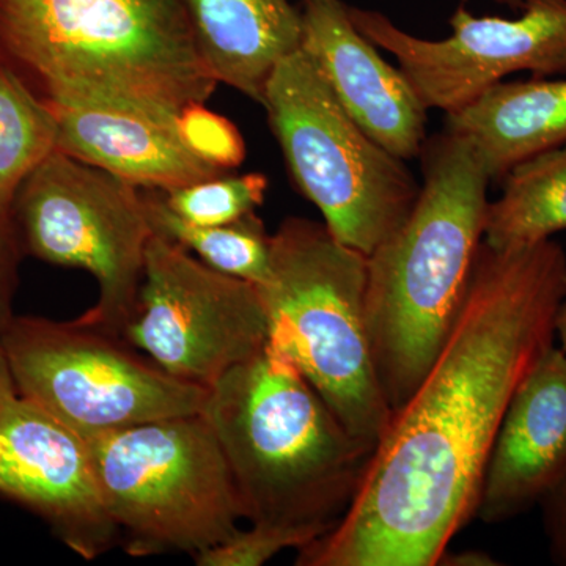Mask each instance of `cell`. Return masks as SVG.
I'll use <instances>...</instances> for the list:
<instances>
[{"label": "cell", "instance_id": "27", "mask_svg": "<svg viewBox=\"0 0 566 566\" xmlns=\"http://www.w3.org/2000/svg\"><path fill=\"white\" fill-rule=\"evenodd\" d=\"M13 395H18L17 386H14L13 376H11L6 352H3L2 345H0V400L13 397Z\"/></svg>", "mask_w": 566, "mask_h": 566}, {"label": "cell", "instance_id": "9", "mask_svg": "<svg viewBox=\"0 0 566 566\" xmlns=\"http://www.w3.org/2000/svg\"><path fill=\"white\" fill-rule=\"evenodd\" d=\"M18 395L87 436L202 412L207 387L181 381L118 335L14 316L0 335Z\"/></svg>", "mask_w": 566, "mask_h": 566}, {"label": "cell", "instance_id": "23", "mask_svg": "<svg viewBox=\"0 0 566 566\" xmlns=\"http://www.w3.org/2000/svg\"><path fill=\"white\" fill-rule=\"evenodd\" d=\"M191 104L178 115V129L193 155L222 174L237 169L245 158V145L240 129L222 115Z\"/></svg>", "mask_w": 566, "mask_h": 566}, {"label": "cell", "instance_id": "6", "mask_svg": "<svg viewBox=\"0 0 566 566\" xmlns=\"http://www.w3.org/2000/svg\"><path fill=\"white\" fill-rule=\"evenodd\" d=\"M85 439L104 504L132 556H197L240 531L232 474L202 412Z\"/></svg>", "mask_w": 566, "mask_h": 566}, {"label": "cell", "instance_id": "25", "mask_svg": "<svg viewBox=\"0 0 566 566\" xmlns=\"http://www.w3.org/2000/svg\"><path fill=\"white\" fill-rule=\"evenodd\" d=\"M547 551L554 564L566 566V471L538 504Z\"/></svg>", "mask_w": 566, "mask_h": 566}, {"label": "cell", "instance_id": "11", "mask_svg": "<svg viewBox=\"0 0 566 566\" xmlns=\"http://www.w3.org/2000/svg\"><path fill=\"white\" fill-rule=\"evenodd\" d=\"M516 20L476 18L460 7L452 35L423 40L401 31L379 11L348 7L357 31L394 55L427 109H463L506 76L566 74V0H524Z\"/></svg>", "mask_w": 566, "mask_h": 566}, {"label": "cell", "instance_id": "18", "mask_svg": "<svg viewBox=\"0 0 566 566\" xmlns=\"http://www.w3.org/2000/svg\"><path fill=\"white\" fill-rule=\"evenodd\" d=\"M502 193L488 203L483 241L495 251H517L566 230V144L513 166Z\"/></svg>", "mask_w": 566, "mask_h": 566}, {"label": "cell", "instance_id": "1", "mask_svg": "<svg viewBox=\"0 0 566 566\" xmlns=\"http://www.w3.org/2000/svg\"><path fill=\"white\" fill-rule=\"evenodd\" d=\"M566 252L483 241L463 307L411 397L395 409L348 512L297 566H434L475 517L513 394L556 342Z\"/></svg>", "mask_w": 566, "mask_h": 566}, {"label": "cell", "instance_id": "17", "mask_svg": "<svg viewBox=\"0 0 566 566\" xmlns=\"http://www.w3.org/2000/svg\"><path fill=\"white\" fill-rule=\"evenodd\" d=\"M447 132L471 142L491 182L501 181L517 163L566 144V80L499 82L447 115Z\"/></svg>", "mask_w": 566, "mask_h": 566}, {"label": "cell", "instance_id": "7", "mask_svg": "<svg viewBox=\"0 0 566 566\" xmlns=\"http://www.w3.org/2000/svg\"><path fill=\"white\" fill-rule=\"evenodd\" d=\"M262 106L300 191L338 243L365 256L408 218L420 182L403 159L371 139L294 51L275 66Z\"/></svg>", "mask_w": 566, "mask_h": 566}, {"label": "cell", "instance_id": "12", "mask_svg": "<svg viewBox=\"0 0 566 566\" xmlns=\"http://www.w3.org/2000/svg\"><path fill=\"white\" fill-rule=\"evenodd\" d=\"M0 494L46 521L87 560L120 538L85 436L21 395L0 400Z\"/></svg>", "mask_w": 566, "mask_h": 566}, {"label": "cell", "instance_id": "24", "mask_svg": "<svg viewBox=\"0 0 566 566\" xmlns=\"http://www.w3.org/2000/svg\"><path fill=\"white\" fill-rule=\"evenodd\" d=\"M22 245L10 212L0 210V335L14 318L13 300L18 286Z\"/></svg>", "mask_w": 566, "mask_h": 566}, {"label": "cell", "instance_id": "8", "mask_svg": "<svg viewBox=\"0 0 566 566\" xmlns=\"http://www.w3.org/2000/svg\"><path fill=\"white\" fill-rule=\"evenodd\" d=\"M11 219L22 251L95 277L98 301L77 322L120 337L153 237L140 188L55 150L22 182Z\"/></svg>", "mask_w": 566, "mask_h": 566}, {"label": "cell", "instance_id": "21", "mask_svg": "<svg viewBox=\"0 0 566 566\" xmlns=\"http://www.w3.org/2000/svg\"><path fill=\"white\" fill-rule=\"evenodd\" d=\"M266 175H219V177L163 192L164 202L185 221L196 226H227L263 205Z\"/></svg>", "mask_w": 566, "mask_h": 566}, {"label": "cell", "instance_id": "26", "mask_svg": "<svg viewBox=\"0 0 566 566\" xmlns=\"http://www.w3.org/2000/svg\"><path fill=\"white\" fill-rule=\"evenodd\" d=\"M438 565L446 566H497L501 562L495 560L490 554L483 551H461V553H450L446 551L444 556L439 558Z\"/></svg>", "mask_w": 566, "mask_h": 566}, {"label": "cell", "instance_id": "16", "mask_svg": "<svg viewBox=\"0 0 566 566\" xmlns=\"http://www.w3.org/2000/svg\"><path fill=\"white\" fill-rule=\"evenodd\" d=\"M182 6L216 82L262 104L277 63L301 48V10L289 0H182Z\"/></svg>", "mask_w": 566, "mask_h": 566}, {"label": "cell", "instance_id": "2", "mask_svg": "<svg viewBox=\"0 0 566 566\" xmlns=\"http://www.w3.org/2000/svg\"><path fill=\"white\" fill-rule=\"evenodd\" d=\"M420 156L415 207L367 256L365 324L392 412L422 381L460 315L490 203V174L465 137L446 129Z\"/></svg>", "mask_w": 566, "mask_h": 566}, {"label": "cell", "instance_id": "4", "mask_svg": "<svg viewBox=\"0 0 566 566\" xmlns=\"http://www.w3.org/2000/svg\"><path fill=\"white\" fill-rule=\"evenodd\" d=\"M0 52L39 77L52 102L170 120L218 85L182 0H0Z\"/></svg>", "mask_w": 566, "mask_h": 566}, {"label": "cell", "instance_id": "10", "mask_svg": "<svg viewBox=\"0 0 566 566\" xmlns=\"http://www.w3.org/2000/svg\"><path fill=\"white\" fill-rule=\"evenodd\" d=\"M120 337L166 374L208 389L262 352L268 316L255 283L153 233L136 311Z\"/></svg>", "mask_w": 566, "mask_h": 566}, {"label": "cell", "instance_id": "5", "mask_svg": "<svg viewBox=\"0 0 566 566\" xmlns=\"http://www.w3.org/2000/svg\"><path fill=\"white\" fill-rule=\"evenodd\" d=\"M367 256L324 223L286 218L271 234L270 275L259 286L268 344L285 354L346 430L370 447L392 409L376 376L365 324Z\"/></svg>", "mask_w": 566, "mask_h": 566}, {"label": "cell", "instance_id": "29", "mask_svg": "<svg viewBox=\"0 0 566 566\" xmlns=\"http://www.w3.org/2000/svg\"><path fill=\"white\" fill-rule=\"evenodd\" d=\"M490 2L499 3V6H505L513 10H521L523 9L524 0H490Z\"/></svg>", "mask_w": 566, "mask_h": 566}, {"label": "cell", "instance_id": "13", "mask_svg": "<svg viewBox=\"0 0 566 566\" xmlns=\"http://www.w3.org/2000/svg\"><path fill=\"white\" fill-rule=\"evenodd\" d=\"M300 50L346 114L371 139L408 161L427 142V107L406 80L357 31L342 0H303Z\"/></svg>", "mask_w": 566, "mask_h": 566}, {"label": "cell", "instance_id": "20", "mask_svg": "<svg viewBox=\"0 0 566 566\" xmlns=\"http://www.w3.org/2000/svg\"><path fill=\"white\" fill-rule=\"evenodd\" d=\"M59 125L0 52V210L10 212L22 182L57 150Z\"/></svg>", "mask_w": 566, "mask_h": 566}, {"label": "cell", "instance_id": "15", "mask_svg": "<svg viewBox=\"0 0 566 566\" xmlns=\"http://www.w3.org/2000/svg\"><path fill=\"white\" fill-rule=\"evenodd\" d=\"M48 103L57 118V150L137 188L166 192L223 175L189 150L178 118L107 104Z\"/></svg>", "mask_w": 566, "mask_h": 566}, {"label": "cell", "instance_id": "28", "mask_svg": "<svg viewBox=\"0 0 566 566\" xmlns=\"http://www.w3.org/2000/svg\"><path fill=\"white\" fill-rule=\"evenodd\" d=\"M554 335L558 340V346L566 353V297L558 307L556 322H554Z\"/></svg>", "mask_w": 566, "mask_h": 566}, {"label": "cell", "instance_id": "19", "mask_svg": "<svg viewBox=\"0 0 566 566\" xmlns=\"http://www.w3.org/2000/svg\"><path fill=\"white\" fill-rule=\"evenodd\" d=\"M144 192L153 233L193 253L223 274L262 285L270 275L271 234L255 211L227 226L203 227L185 221L164 202L161 191Z\"/></svg>", "mask_w": 566, "mask_h": 566}, {"label": "cell", "instance_id": "14", "mask_svg": "<svg viewBox=\"0 0 566 566\" xmlns=\"http://www.w3.org/2000/svg\"><path fill=\"white\" fill-rule=\"evenodd\" d=\"M566 471V353L553 344L520 382L488 460L475 517L501 524L538 506Z\"/></svg>", "mask_w": 566, "mask_h": 566}, {"label": "cell", "instance_id": "22", "mask_svg": "<svg viewBox=\"0 0 566 566\" xmlns=\"http://www.w3.org/2000/svg\"><path fill=\"white\" fill-rule=\"evenodd\" d=\"M319 536L304 528L252 524L249 531H238L221 545L193 556L199 566H260L285 549H303Z\"/></svg>", "mask_w": 566, "mask_h": 566}, {"label": "cell", "instance_id": "3", "mask_svg": "<svg viewBox=\"0 0 566 566\" xmlns=\"http://www.w3.org/2000/svg\"><path fill=\"white\" fill-rule=\"evenodd\" d=\"M202 416L251 524L322 538L348 512L375 452L270 344L208 387Z\"/></svg>", "mask_w": 566, "mask_h": 566}]
</instances>
